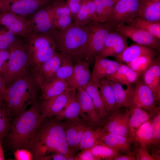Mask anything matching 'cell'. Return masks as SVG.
Wrapping results in <instances>:
<instances>
[{
    "mask_svg": "<svg viewBox=\"0 0 160 160\" xmlns=\"http://www.w3.org/2000/svg\"><path fill=\"white\" fill-rule=\"evenodd\" d=\"M42 121L28 149L33 159L42 160L47 153L60 152L75 160L74 151L69 146L63 124L56 120Z\"/></svg>",
    "mask_w": 160,
    "mask_h": 160,
    "instance_id": "6da1fadb",
    "label": "cell"
},
{
    "mask_svg": "<svg viewBox=\"0 0 160 160\" xmlns=\"http://www.w3.org/2000/svg\"><path fill=\"white\" fill-rule=\"evenodd\" d=\"M40 95V87L33 70L6 87L3 103L11 115L16 117L38 101Z\"/></svg>",
    "mask_w": 160,
    "mask_h": 160,
    "instance_id": "7a4b0ae2",
    "label": "cell"
},
{
    "mask_svg": "<svg viewBox=\"0 0 160 160\" xmlns=\"http://www.w3.org/2000/svg\"><path fill=\"white\" fill-rule=\"evenodd\" d=\"M44 120L40 103H34L12 122L5 136L7 143L12 150L28 149Z\"/></svg>",
    "mask_w": 160,
    "mask_h": 160,
    "instance_id": "3957f363",
    "label": "cell"
},
{
    "mask_svg": "<svg viewBox=\"0 0 160 160\" xmlns=\"http://www.w3.org/2000/svg\"><path fill=\"white\" fill-rule=\"evenodd\" d=\"M50 34L56 42L57 51L66 56L73 64L84 60L89 34L87 25L73 22L66 29H54Z\"/></svg>",
    "mask_w": 160,
    "mask_h": 160,
    "instance_id": "277c9868",
    "label": "cell"
},
{
    "mask_svg": "<svg viewBox=\"0 0 160 160\" xmlns=\"http://www.w3.org/2000/svg\"><path fill=\"white\" fill-rule=\"evenodd\" d=\"M23 42L33 70L51 59L57 51L51 34L31 33L24 37Z\"/></svg>",
    "mask_w": 160,
    "mask_h": 160,
    "instance_id": "5b68a950",
    "label": "cell"
},
{
    "mask_svg": "<svg viewBox=\"0 0 160 160\" xmlns=\"http://www.w3.org/2000/svg\"><path fill=\"white\" fill-rule=\"evenodd\" d=\"M10 52L9 58L1 71L6 87L18 79L33 70L22 42L12 48Z\"/></svg>",
    "mask_w": 160,
    "mask_h": 160,
    "instance_id": "8992f818",
    "label": "cell"
},
{
    "mask_svg": "<svg viewBox=\"0 0 160 160\" xmlns=\"http://www.w3.org/2000/svg\"><path fill=\"white\" fill-rule=\"evenodd\" d=\"M87 25L89 28V34L84 60L90 63L94 61L95 57L99 55L108 34L114 29L107 22H102L94 20Z\"/></svg>",
    "mask_w": 160,
    "mask_h": 160,
    "instance_id": "52a82bcc",
    "label": "cell"
},
{
    "mask_svg": "<svg viewBox=\"0 0 160 160\" xmlns=\"http://www.w3.org/2000/svg\"><path fill=\"white\" fill-rule=\"evenodd\" d=\"M141 0H119L107 22L114 28L120 24H129L138 17Z\"/></svg>",
    "mask_w": 160,
    "mask_h": 160,
    "instance_id": "ba28073f",
    "label": "cell"
},
{
    "mask_svg": "<svg viewBox=\"0 0 160 160\" xmlns=\"http://www.w3.org/2000/svg\"><path fill=\"white\" fill-rule=\"evenodd\" d=\"M62 0H54L33 14L29 20L32 33L50 34L54 29V13L56 8Z\"/></svg>",
    "mask_w": 160,
    "mask_h": 160,
    "instance_id": "9c48e42d",
    "label": "cell"
},
{
    "mask_svg": "<svg viewBox=\"0 0 160 160\" xmlns=\"http://www.w3.org/2000/svg\"><path fill=\"white\" fill-rule=\"evenodd\" d=\"M0 9L25 17L33 14L52 0H0Z\"/></svg>",
    "mask_w": 160,
    "mask_h": 160,
    "instance_id": "30bf717a",
    "label": "cell"
},
{
    "mask_svg": "<svg viewBox=\"0 0 160 160\" xmlns=\"http://www.w3.org/2000/svg\"><path fill=\"white\" fill-rule=\"evenodd\" d=\"M0 25L24 37L32 33L29 21L25 17L2 9H0Z\"/></svg>",
    "mask_w": 160,
    "mask_h": 160,
    "instance_id": "8fae6325",
    "label": "cell"
},
{
    "mask_svg": "<svg viewBox=\"0 0 160 160\" xmlns=\"http://www.w3.org/2000/svg\"><path fill=\"white\" fill-rule=\"evenodd\" d=\"M114 29L136 43L155 49L159 50L160 49V39L143 29L125 24L119 25Z\"/></svg>",
    "mask_w": 160,
    "mask_h": 160,
    "instance_id": "7c38bea8",
    "label": "cell"
},
{
    "mask_svg": "<svg viewBox=\"0 0 160 160\" xmlns=\"http://www.w3.org/2000/svg\"><path fill=\"white\" fill-rule=\"evenodd\" d=\"M135 83L133 94L129 108L136 107L150 111L155 109L156 108V101L151 89L144 82L143 79L140 78V77Z\"/></svg>",
    "mask_w": 160,
    "mask_h": 160,
    "instance_id": "4fadbf2b",
    "label": "cell"
},
{
    "mask_svg": "<svg viewBox=\"0 0 160 160\" xmlns=\"http://www.w3.org/2000/svg\"><path fill=\"white\" fill-rule=\"evenodd\" d=\"M76 96L81 108L80 116L82 118L96 126L102 124L104 120L97 111L92 98L84 88L76 89Z\"/></svg>",
    "mask_w": 160,
    "mask_h": 160,
    "instance_id": "5bb4252c",
    "label": "cell"
},
{
    "mask_svg": "<svg viewBox=\"0 0 160 160\" xmlns=\"http://www.w3.org/2000/svg\"><path fill=\"white\" fill-rule=\"evenodd\" d=\"M121 108L117 109L108 117L103 129L107 132L128 137L129 110L127 108L124 111Z\"/></svg>",
    "mask_w": 160,
    "mask_h": 160,
    "instance_id": "9a60e30c",
    "label": "cell"
},
{
    "mask_svg": "<svg viewBox=\"0 0 160 160\" xmlns=\"http://www.w3.org/2000/svg\"><path fill=\"white\" fill-rule=\"evenodd\" d=\"M76 92V89L70 90L42 101L40 103V106L43 119L57 115L75 95Z\"/></svg>",
    "mask_w": 160,
    "mask_h": 160,
    "instance_id": "2e32d148",
    "label": "cell"
},
{
    "mask_svg": "<svg viewBox=\"0 0 160 160\" xmlns=\"http://www.w3.org/2000/svg\"><path fill=\"white\" fill-rule=\"evenodd\" d=\"M127 39V37L118 31L112 30L108 34L98 56L103 58L110 56L116 57L128 47Z\"/></svg>",
    "mask_w": 160,
    "mask_h": 160,
    "instance_id": "e0dca14e",
    "label": "cell"
},
{
    "mask_svg": "<svg viewBox=\"0 0 160 160\" xmlns=\"http://www.w3.org/2000/svg\"><path fill=\"white\" fill-rule=\"evenodd\" d=\"M62 53L56 51L51 59L33 70L40 86L44 82L55 78L56 73L62 62Z\"/></svg>",
    "mask_w": 160,
    "mask_h": 160,
    "instance_id": "ac0fdd59",
    "label": "cell"
},
{
    "mask_svg": "<svg viewBox=\"0 0 160 160\" xmlns=\"http://www.w3.org/2000/svg\"><path fill=\"white\" fill-rule=\"evenodd\" d=\"M134 141L133 138L110 133L104 130L99 139L100 143L119 152L129 154L134 153L132 151Z\"/></svg>",
    "mask_w": 160,
    "mask_h": 160,
    "instance_id": "d6986e66",
    "label": "cell"
},
{
    "mask_svg": "<svg viewBox=\"0 0 160 160\" xmlns=\"http://www.w3.org/2000/svg\"><path fill=\"white\" fill-rule=\"evenodd\" d=\"M40 87L39 99L42 101L67 91L76 89L71 87L67 81L55 78L44 82Z\"/></svg>",
    "mask_w": 160,
    "mask_h": 160,
    "instance_id": "ffe728a7",
    "label": "cell"
},
{
    "mask_svg": "<svg viewBox=\"0 0 160 160\" xmlns=\"http://www.w3.org/2000/svg\"><path fill=\"white\" fill-rule=\"evenodd\" d=\"M144 82L152 90L155 101L160 100V61L158 56L142 75Z\"/></svg>",
    "mask_w": 160,
    "mask_h": 160,
    "instance_id": "44dd1931",
    "label": "cell"
},
{
    "mask_svg": "<svg viewBox=\"0 0 160 160\" xmlns=\"http://www.w3.org/2000/svg\"><path fill=\"white\" fill-rule=\"evenodd\" d=\"M89 63L84 60H80L74 65L73 73L68 82L70 85L76 89L84 88L92 79L89 68Z\"/></svg>",
    "mask_w": 160,
    "mask_h": 160,
    "instance_id": "7402d4cb",
    "label": "cell"
},
{
    "mask_svg": "<svg viewBox=\"0 0 160 160\" xmlns=\"http://www.w3.org/2000/svg\"><path fill=\"white\" fill-rule=\"evenodd\" d=\"M69 121L66 124H63L67 141L71 149L73 150L78 149L83 133L88 127L79 119Z\"/></svg>",
    "mask_w": 160,
    "mask_h": 160,
    "instance_id": "603a6c76",
    "label": "cell"
},
{
    "mask_svg": "<svg viewBox=\"0 0 160 160\" xmlns=\"http://www.w3.org/2000/svg\"><path fill=\"white\" fill-rule=\"evenodd\" d=\"M92 73V79L99 81L113 73L119 67L120 63L97 56Z\"/></svg>",
    "mask_w": 160,
    "mask_h": 160,
    "instance_id": "cb8c5ba5",
    "label": "cell"
},
{
    "mask_svg": "<svg viewBox=\"0 0 160 160\" xmlns=\"http://www.w3.org/2000/svg\"><path fill=\"white\" fill-rule=\"evenodd\" d=\"M157 54L155 49L136 43L128 46L115 58L119 63H127L143 55H151L156 56Z\"/></svg>",
    "mask_w": 160,
    "mask_h": 160,
    "instance_id": "d4e9b609",
    "label": "cell"
},
{
    "mask_svg": "<svg viewBox=\"0 0 160 160\" xmlns=\"http://www.w3.org/2000/svg\"><path fill=\"white\" fill-rule=\"evenodd\" d=\"M109 81L113 90L117 108L123 107L129 108L131 105L134 85L132 84L127 85V88L124 89L120 84Z\"/></svg>",
    "mask_w": 160,
    "mask_h": 160,
    "instance_id": "484cf974",
    "label": "cell"
},
{
    "mask_svg": "<svg viewBox=\"0 0 160 160\" xmlns=\"http://www.w3.org/2000/svg\"><path fill=\"white\" fill-rule=\"evenodd\" d=\"M138 17L151 22H160V0H141Z\"/></svg>",
    "mask_w": 160,
    "mask_h": 160,
    "instance_id": "4316f807",
    "label": "cell"
},
{
    "mask_svg": "<svg viewBox=\"0 0 160 160\" xmlns=\"http://www.w3.org/2000/svg\"><path fill=\"white\" fill-rule=\"evenodd\" d=\"M140 77L139 75L127 65L120 63L116 70L106 78L109 81L127 86L135 83Z\"/></svg>",
    "mask_w": 160,
    "mask_h": 160,
    "instance_id": "83f0119b",
    "label": "cell"
},
{
    "mask_svg": "<svg viewBox=\"0 0 160 160\" xmlns=\"http://www.w3.org/2000/svg\"><path fill=\"white\" fill-rule=\"evenodd\" d=\"M99 90L107 113L108 116L118 108L112 89L106 78L99 80Z\"/></svg>",
    "mask_w": 160,
    "mask_h": 160,
    "instance_id": "f1b7e54d",
    "label": "cell"
},
{
    "mask_svg": "<svg viewBox=\"0 0 160 160\" xmlns=\"http://www.w3.org/2000/svg\"><path fill=\"white\" fill-rule=\"evenodd\" d=\"M92 98L96 110L104 120L108 118L99 90V80L92 79L84 88Z\"/></svg>",
    "mask_w": 160,
    "mask_h": 160,
    "instance_id": "f546056e",
    "label": "cell"
},
{
    "mask_svg": "<svg viewBox=\"0 0 160 160\" xmlns=\"http://www.w3.org/2000/svg\"><path fill=\"white\" fill-rule=\"evenodd\" d=\"M128 109L129 112L128 125L129 136L135 140L136 130L141 125L149 119L150 116L147 112L142 108L132 107Z\"/></svg>",
    "mask_w": 160,
    "mask_h": 160,
    "instance_id": "4dcf8cb0",
    "label": "cell"
},
{
    "mask_svg": "<svg viewBox=\"0 0 160 160\" xmlns=\"http://www.w3.org/2000/svg\"><path fill=\"white\" fill-rule=\"evenodd\" d=\"M96 7L94 0H85L73 20V22L87 25L95 20Z\"/></svg>",
    "mask_w": 160,
    "mask_h": 160,
    "instance_id": "1f68e13d",
    "label": "cell"
},
{
    "mask_svg": "<svg viewBox=\"0 0 160 160\" xmlns=\"http://www.w3.org/2000/svg\"><path fill=\"white\" fill-rule=\"evenodd\" d=\"M80 105L77 99L76 92L61 111L55 116V120H74L79 119L81 113Z\"/></svg>",
    "mask_w": 160,
    "mask_h": 160,
    "instance_id": "d6a6232c",
    "label": "cell"
},
{
    "mask_svg": "<svg viewBox=\"0 0 160 160\" xmlns=\"http://www.w3.org/2000/svg\"><path fill=\"white\" fill-rule=\"evenodd\" d=\"M103 131V128L94 130L88 127L82 135L79 149L81 151L90 149L100 143L99 139Z\"/></svg>",
    "mask_w": 160,
    "mask_h": 160,
    "instance_id": "836d02e7",
    "label": "cell"
},
{
    "mask_svg": "<svg viewBox=\"0 0 160 160\" xmlns=\"http://www.w3.org/2000/svg\"><path fill=\"white\" fill-rule=\"evenodd\" d=\"M96 10L95 20L98 21L107 22L114 10L116 2L114 0H94Z\"/></svg>",
    "mask_w": 160,
    "mask_h": 160,
    "instance_id": "e575fe53",
    "label": "cell"
},
{
    "mask_svg": "<svg viewBox=\"0 0 160 160\" xmlns=\"http://www.w3.org/2000/svg\"><path fill=\"white\" fill-rule=\"evenodd\" d=\"M151 124V121L148 119L139 127L135 132L134 143L147 148L152 145Z\"/></svg>",
    "mask_w": 160,
    "mask_h": 160,
    "instance_id": "d590c367",
    "label": "cell"
},
{
    "mask_svg": "<svg viewBox=\"0 0 160 160\" xmlns=\"http://www.w3.org/2000/svg\"><path fill=\"white\" fill-rule=\"evenodd\" d=\"M143 29L160 39V22H151L137 17L128 24Z\"/></svg>",
    "mask_w": 160,
    "mask_h": 160,
    "instance_id": "8d00e7d4",
    "label": "cell"
},
{
    "mask_svg": "<svg viewBox=\"0 0 160 160\" xmlns=\"http://www.w3.org/2000/svg\"><path fill=\"white\" fill-rule=\"evenodd\" d=\"M11 31L0 25V49L10 50L22 42L18 40Z\"/></svg>",
    "mask_w": 160,
    "mask_h": 160,
    "instance_id": "74e56055",
    "label": "cell"
},
{
    "mask_svg": "<svg viewBox=\"0 0 160 160\" xmlns=\"http://www.w3.org/2000/svg\"><path fill=\"white\" fill-rule=\"evenodd\" d=\"M90 150L97 160H112L116 156L120 155V152L100 143H99Z\"/></svg>",
    "mask_w": 160,
    "mask_h": 160,
    "instance_id": "f35d334b",
    "label": "cell"
},
{
    "mask_svg": "<svg viewBox=\"0 0 160 160\" xmlns=\"http://www.w3.org/2000/svg\"><path fill=\"white\" fill-rule=\"evenodd\" d=\"M155 56L151 55H143L127 64L141 77L151 65L153 61V59Z\"/></svg>",
    "mask_w": 160,
    "mask_h": 160,
    "instance_id": "ab89813d",
    "label": "cell"
},
{
    "mask_svg": "<svg viewBox=\"0 0 160 160\" xmlns=\"http://www.w3.org/2000/svg\"><path fill=\"white\" fill-rule=\"evenodd\" d=\"M62 55V62L56 73L55 78L68 81L73 73L74 65L66 56L63 54Z\"/></svg>",
    "mask_w": 160,
    "mask_h": 160,
    "instance_id": "60d3db41",
    "label": "cell"
},
{
    "mask_svg": "<svg viewBox=\"0 0 160 160\" xmlns=\"http://www.w3.org/2000/svg\"><path fill=\"white\" fill-rule=\"evenodd\" d=\"M12 116L5 105L0 104V137L3 139L9 130Z\"/></svg>",
    "mask_w": 160,
    "mask_h": 160,
    "instance_id": "b9f144b4",
    "label": "cell"
},
{
    "mask_svg": "<svg viewBox=\"0 0 160 160\" xmlns=\"http://www.w3.org/2000/svg\"><path fill=\"white\" fill-rule=\"evenodd\" d=\"M159 108L151 121L152 145L156 146L160 142V112Z\"/></svg>",
    "mask_w": 160,
    "mask_h": 160,
    "instance_id": "7bdbcfd3",
    "label": "cell"
},
{
    "mask_svg": "<svg viewBox=\"0 0 160 160\" xmlns=\"http://www.w3.org/2000/svg\"><path fill=\"white\" fill-rule=\"evenodd\" d=\"M135 159L137 160H155V159L145 146L139 145L135 151Z\"/></svg>",
    "mask_w": 160,
    "mask_h": 160,
    "instance_id": "ee69618b",
    "label": "cell"
},
{
    "mask_svg": "<svg viewBox=\"0 0 160 160\" xmlns=\"http://www.w3.org/2000/svg\"><path fill=\"white\" fill-rule=\"evenodd\" d=\"M14 155L17 160H31L33 159L32 152L26 148H18L15 150Z\"/></svg>",
    "mask_w": 160,
    "mask_h": 160,
    "instance_id": "f6af8a7d",
    "label": "cell"
},
{
    "mask_svg": "<svg viewBox=\"0 0 160 160\" xmlns=\"http://www.w3.org/2000/svg\"><path fill=\"white\" fill-rule=\"evenodd\" d=\"M85 0H67L66 1L73 20Z\"/></svg>",
    "mask_w": 160,
    "mask_h": 160,
    "instance_id": "bcb514c9",
    "label": "cell"
},
{
    "mask_svg": "<svg viewBox=\"0 0 160 160\" xmlns=\"http://www.w3.org/2000/svg\"><path fill=\"white\" fill-rule=\"evenodd\" d=\"M75 160H97L90 150L81 151L75 156Z\"/></svg>",
    "mask_w": 160,
    "mask_h": 160,
    "instance_id": "7dc6e473",
    "label": "cell"
},
{
    "mask_svg": "<svg viewBox=\"0 0 160 160\" xmlns=\"http://www.w3.org/2000/svg\"><path fill=\"white\" fill-rule=\"evenodd\" d=\"M6 88L5 81L3 76L0 75V104L4 105V95Z\"/></svg>",
    "mask_w": 160,
    "mask_h": 160,
    "instance_id": "c3c4849f",
    "label": "cell"
},
{
    "mask_svg": "<svg viewBox=\"0 0 160 160\" xmlns=\"http://www.w3.org/2000/svg\"><path fill=\"white\" fill-rule=\"evenodd\" d=\"M135 153L124 155H119L114 158L113 160H135Z\"/></svg>",
    "mask_w": 160,
    "mask_h": 160,
    "instance_id": "681fc988",
    "label": "cell"
},
{
    "mask_svg": "<svg viewBox=\"0 0 160 160\" xmlns=\"http://www.w3.org/2000/svg\"><path fill=\"white\" fill-rule=\"evenodd\" d=\"M51 158L53 160H70L67 156L60 152H55L50 156Z\"/></svg>",
    "mask_w": 160,
    "mask_h": 160,
    "instance_id": "f907efd6",
    "label": "cell"
},
{
    "mask_svg": "<svg viewBox=\"0 0 160 160\" xmlns=\"http://www.w3.org/2000/svg\"><path fill=\"white\" fill-rule=\"evenodd\" d=\"M3 138L0 137V160L5 159L4 151L2 146V143Z\"/></svg>",
    "mask_w": 160,
    "mask_h": 160,
    "instance_id": "816d5d0a",
    "label": "cell"
},
{
    "mask_svg": "<svg viewBox=\"0 0 160 160\" xmlns=\"http://www.w3.org/2000/svg\"><path fill=\"white\" fill-rule=\"evenodd\" d=\"M5 63L3 61L1 57L0 56V71L2 69L4 64Z\"/></svg>",
    "mask_w": 160,
    "mask_h": 160,
    "instance_id": "f5cc1de1",
    "label": "cell"
},
{
    "mask_svg": "<svg viewBox=\"0 0 160 160\" xmlns=\"http://www.w3.org/2000/svg\"><path fill=\"white\" fill-rule=\"evenodd\" d=\"M119 0H114V1L116 2L117 1Z\"/></svg>",
    "mask_w": 160,
    "mask_h": 160,
    "instance_id": "db71d44e",
    "label": "cell"
},
{
    "mask_svg": "<svg viewBox=\"0 0 160 160\" xmlns=\"http://www.w3.org/2000/svg\"><path fill=\"white\" fill-rule=\"evenodd\" d=\"M1 4L0 1V8H1Z\"/></svg>",
    "mask_w": 160,
    "mask_h": 160,
    "instance_id": "11a10c76",
    "label": "cell"
},
{
    "mask_svg": "<svg viewBox=\"0 0 160 160\" xmlns=\"http://www.w3.org/2000/svg\"><path fill=\"white\" fill-rule=\"evenodd\" d=\"M0 75H2V73H1V72L0 71Z\"/></svg>",
    "mask_w": 160,
    "mask_h": 160,
    "instance_id": "9f6ffc18",
    "label": "cell"
}]
</instances>
